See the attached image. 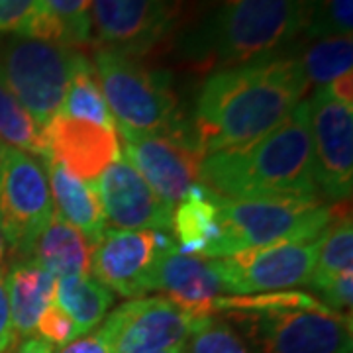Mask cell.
I'll return each mask as SVG.
<instances>
[{
    "label": "cell",
    "instance_id": "obj_1",
    "mask_svg": "<svg viewBox=\"0 0 353 353\" xmlns=\"http://www.w3.org/2000/svg\"><path fill=\"white\" fill-rule=\"evenodd\" d=\"M308 88L290 51L212 71L190 120L196 150L210 155L252 145L294 112Z\"/></svg>",
    "mask_w": 353,
    "mask_h": 353
},
{
    "label": "cell",
    "instance_id": "obj_2",
    "mask_svg": "<svg viewBox=\"0 0 353 353\" xmlns=\"http://www.w3.org/2000/svg\"><path fill=\"white\" fill-rule=\"evenodd\" d=\"M303 30L292 0H192L171 32L176 55L212 73L287 53Z\"/></svg>",
    "mask_w": 353,
    "mask_h": 353
},
{
    "label": "cell",
    "instance_id": "obj_3",
    "mask_svg": "<svg viewBox=\"0 0 353 353\" xmlns=\"http://www.w3.org/2000/svg\"><path fill=\"white\" fill-rule=\"evenodd\" d=\"M201 185L234 201H322L312 165L308 101L252 145L204 155Z\"/></svg>",
    "mask_w": 353,
    "mask_h": 353
},
{
    "label": "cell",
    "instance_id": "obj_4",
    "mask_svg": "<svg viewBox=\"0 0 353 353\" xmlns=\"http://www.w3.org/2000/svg\"><path fill=\"white\" fill-rule=\"evenodd\" d=\"M220 312L252 353H353L352 314L330 310L318 299L296 290L252 296H218Z\"/></svg>",
    "mask_w": 353,
    "mask_h": 353
},
{
    "label": "cell",
    "instance_id": "obj_5",
    "mask_svg": "<svg viewBox=\"0 0 353 353\" xmlns=\"http://www.w3.org/2000/svg\"><path fill=\"white\" fill-rule=\"evenodd\" d=\"M92 65L116 128L183 139L196 148L190 120L181 112L173 79L167 71L101 48L94 51Z\"/></svg>",
    "mask_w": 353,
    "mask_h": 353
},
{
    "label": "cell",
    "instance_id": "obj_6",
    "mask_svg": "<svg viewBox=\"0 0 353 353\" xmlns=\"http://www.w3.org/2000/svg\"><path fill=\"white\" fill-rule=\"evenodd\" d=\"M343 204L324 201H234L220 196V257L277 241L318 240Z\"/></svg>",
    "mask_w": 353,
    "mask_h": 353
},
{
    "label": "cell",
    "instance_id": "obj_7",
    "mask_svg": "<svg viewBox=\"0 0 353 353\" xmlns=\"http://www.w3.org/2000/svg\"><path fill=\"white\" fill-rule=\"evenodd\" d=\"M75 55L51 39L0 36V83L43 128L61 110Z\"/></svg>",
    "mask_w": 353,
    "mask_h": 353
},
{
    "label": "cell",
    "instance_id": "obj_8",
    "mask_svg": "<svg viewBox=\"0 0 353 353\" xmlns=\"http://www.w3.org/2000/svg\"><path fill=\"white\" fill-rule=\"evenodd\" d=\"M53 210L46 165L0 143V234L8 252L32 257Z\"/></svg>",
    "mask_w": 353,
    "mask_h": 353
},
{
    "label": "cell",
    "instance_id": "obj_9",
    "mask_svg": "<svg viewBox=\"0 0 353 353\" xmlns=\"http://www.w3.org/2000/svg\"><path fill=\"white\" fill-rule=\"evenodd\" d=\"M322 236L312 241H277L250 248L212 259V265L224 292L236 296L306 287L312 277Z\"/></svg>",
    "mask_w": 353,
    "mask_h": 353
},
{
    "label": "cell",
    "instance_id": "obj_10",
    "mask_svg": "<svg viewBox=\"0 0 353 353\" xmlns=\"http://www.w3.org/2000/svg\"><path fill=\"white\" fill-rule=\"evenodd\" d=\"M308 126L318 192L328 204H345L353 190V106L318 87L308 99Z\"/></svg>",
    "mask_w": 353,
    "mask_h": 353
},
{
    "label": "cell",
    "instance_id": "obj_11",
    "mask_svg": "<svg viewBox=\"0 0 353 353\" xmlns=\"http://www.w3.org/2000/svg\"><path fill=\"white\" fill-rule=\"evenodd\" d=\"M176 250L173 236L157 230H104L92 248V275L128 299L153 292L155 271Z\"/></svg>",
    "mask_w": 353,
    "mask_h": 353
},
{
    "label": "cell",
    "instance_id": "obj_12",
    "mask_svg": "<svg viewBox=\"0 0 353 353\" xmlns=\"http://www.w3.org/2000/svg\"><path fill=\"white\" fill-rule=\"evenodd\" d=\"M194 318L165 296L134 299L118 306L99 330L110 353L183 347Z\"/></svg>",
    "mask_w": 353,
    "mask_h": 353
},
{
    "label": "cell",
    "instance_id": "obj_13",
    "mask_svg": "<svg viewBox=\"0 0 353 353\" xmlns=\"http://www.w3.org/2000/svg\"><path fill=\"white\" fill-rule=\"evenodd\" d=\"M124 141L126 161L141 173L161 201L175 208L192 187L201 185L202 155L192 143L167 136L136 134L116 128Z\"/></svg>",
    "mask_w": 353,
    "mask_h": 353
},
{
    "label": "cell",
    "instance_id": "obj_14",
    "mask_svg": "<svg viewBox=\"0 0 353 353\" xmlns=\"http://www.w3.org/2000/svg\"><path fill=\"white\" fill-rule=\"evenodd\" d=\"M175 26L171 0H92V32L101 50L141 57Z\"/></svg>",
    "mask_w": 353,
    "mask_h": 353
},
{
    "label": "cell",
    "instance_id": "obj_15",
    "mask_svg": "<svg viewBox=\"0 0 353 353\" xmlns=\"http://www.w3.org/2000/svg\"><path fill=\"white\" fill-rule=\"evenodd\" d=\"M99 199L104 216L118 230H157L169 234L173 208L167 206L139 173L122 159L108 165L99 176Z\"/></svg>",
    "mask_w": 353,
    "mask_h": 353
},
{
    "label": "cell",
    "instance_id": "obj_16",
    "mask_svg": "<svg viewBox=\"0 0 353 353\" xmlns=\"http://www.w3.org/2000/svg\"><path fill=\"white\" fill-rule=\"evenodd\" d=\"M43 136L50 145L51 157L83 181L92 183L108 165L120 159L116 130L88 120L57 114L43 126Z\"/></svg>",
    "mask_w": 353,
    "mask_h": 353
},
{
    "label": "cell",
    "instance_id": "obj_17",
    "mask_svg": "<svg viewBox=\"0 0 353 353\" xmlns=\"http://www.w3.org/2000/svg\"><path fill=\"white\" fill-rule=\"evenodd\" d=\"M153 290L163 292L165 299L192 318L212 314V304L224 292L212 259L179 253V250L167 253L159 263Z\"/></svg>",
    "mask_w": 353,
    "mask_h": 353
},
{
    "label": "cell",
    "instance_id": "obj_18",
    "mask_svg": "<svg viewBox=\"0 0 353 353\" xmlns=\"http://www.w3.org/2000/svg\"><path fill=\"white\" fill-rule=\"evenodd\" d=\"M171 230L179 253L218 259L222 243L220 194L204 185L192 187L175 206Z\"/></svg>",
    "mask_w": 353,
    "mask_h": 353
},
{
    "label": "cell",
    "instance_id": "obj_19",
    "mask_svg": "<svg viewBox=\"0 0 353 353\" xmlns=\"http://www.w3.org/2000/svg\"><path fill=\"white\" fill-rule=\"evenodd\" d=\"M57 279L48 269L32 259H16L4 275L12 328L16 340H26L36 334L38 320L55 299Z\"/></svg>",
    "mask_w": 353,
    "mask_h": 353
},
{
    "label": "cell",
    "instance_id": "obj_20",
    "mask_svg": "<svg viewBox=\"0 0 353 353\" xmlns=\"http://www.w3.org/2000/svg\"><path fill=\"white\" fill-rule=\"evenodd\" d=\"M92 248L94 243L71 226L57 210L36 241L32 259H36L53 277L92 275Z\"/></svg>",
    "mask_w": 353,
    "mask_h": 353
},
{
    "label": "cell",
    "instance_id": "obj_21",
    "mask_svg": "<svg viewBox=\"0 0 353 353\" xmlns=\"http://www.w3.org/2000/svg\"><path fill=\"white\" fill-rule=\"evenodd\" d=\"M43 165L50 171L51 196L55 199L57 212L94 243L106 230V216L94 185L69 173L55 159Z\"/></svg>",
    "mask_w": 353,
    "mask_h": 353
},
{
    "label": "cell",
    "instance_id": "obj_22",
    "mask_svg": "<svg viewBox=\"0 0 353 353\" xmlns=\"http://www.w3.org/2000/svg\"><path fill=\"white\" fill-rule=\"evenodd\" d=\"M53 303L73 320L79 336H87L106 318L114 294L94 275H73L59 279Z\"/></svg>",
    "mask_w": 353,
    "mask_h": 353
},
{
    "label": "cell",
    "instance_id": "obj_23",
    "mask_svg": "<svg viewBox=\"0 0 353 353\" xmlns=\"http://www.w3.org/2000/svg\"><path fill=\"white\" fill-rule=\"evenodd\" d=\"M59 114L77 118V120H88L99 126L116 130V120L112 118V112L104 101L94 65L81 51H77L67 94H65Z\"/></svg>",
    "mask_w": 353,
    "mask_h": 353
},
{
    "label": "cell",
    "instance_id": "obj_24",
    "mask_svg": "<svg viewBox=\"0 0 353 353\" xmlns=\"http://www.w3.org/2000/svg\"><path fill=\"white\" fill-rule=\"evenodd\" d=\"M303 69L308 85L326 87L338 77L353 71L352 36L304 39L299 50H290Z\"/></svg>",
    "mask_w": 353,
    "mask_h": 353
},
{
    "label": "cell",
    "instance_id": "obj_25",
    "mask_svg": "<svg viewBox=\"0 0 353 353\" xmlns=\"http://www.w3.org/2000/svg\"><path fill=\"white\" fill-rule=\"evenodd\" d=\"M353 263V224L350 208H340L338 216L324 232L318 255H316L312 277L306 287L320 290L324 285H328L332 279H336L343 271H352Z\"/></svg>",
    "mask_w": 353,
    "mask_h": 353
},
{
    "label": "cell",
    "instance_id": "obj_26",
    "mask_svg": "<svg viewBox=\"0 0 353 353\" xmlns=\"http://www.w3.org/2000/svg\"><path fill=\"white\" fill-rule=\"evenodd\" d=\"M0 141L14 150L36 155L41 163H48L51 157L50 145L43 136V128L26 112L22 104L14 99L0 83Z\"/></svg>",
    "mask_w": 353,
    "mask_h": 353
},
{
    "label": "cell",
    "instance_id": "obj_27",
    "mask_svg": "<svg viewBox=\"0 0 353 353\" xmlns=\"http://www.w3.org/2000/svg\"><path fill=\"white\" fill-rule=\"evenodd\" d=\"M6 34L61 43L41 0H0V36Z\"/></svg>",
    "mask_w": 353,
    "mask_h": 353
},
{
    "label": "cell",
    "instance_id": "obj_28",
    "mask_svg": "<svg viewBox=\"0 0 353 353\" xmlns=\"http://www.w3.org/2000/svg\"><path fill=\"white\" fill-rule=\"evenodd\" d=\"M183 353H252L224 316L194 318Z\"/></svg>",
    "mask_w": 353,
    "mask_h": 353
},
{
    "label": "cell",
    "instance_id": "obj_29",
    "mask_svg": "<svg viewBox=\"0 0 353 353\" xmlns=\"http://www.w3.org/2000/svg\"><path fill=\"white\" fill-rule=\"evenodd\" d=\"M67 48H81L92 41V0H41Z\"/></svg>",
    "mask_w": 353,
    "mask_h": 353
},
{
    "label": "cell",
    "instance_id": "obj_30",
    "mask_svg": "<svg viewBox=\"0 0 353 353\" xmlns=\"http://www.w3.org/2000/svg\"><path fill=\"white\" fill-rule=\"evenodd\" d=\"M353 0H318L303 30L304 39L352 36Z\"/></svg>",
    "mask_w": 353,
    "mask_h": 353
},
{
    "label": "cell",
    "instance_id": "obj_31",
    "mask_svg": "<svg viewBox=\"0 0 353 353\" xmlns=\"http://www.w3.org/2000/svg\"><path fill=\"white\" fill-rule=\"evenodd\" d=\"M36 334H39L38 338L51 343L55 350L57 347L63 350L65 345H69L71 341L81 338L79 332H77V326L73 324V320L65 314L63 310L55 303H51L43 310V314L38 320V326H36Z\"/></svg>",
    "mask_w": 353,
    "mask_h": 353
},
{
    "label": "cell",
    "instance_id": "obj_32",
    "mask_svg": "<svg viewBox=\"0 0 353 353\" xmlns=\"http://www.w3.org/2000/svg\"><path fill=\"white\" fill-rule=\"evenodd\" d=\"M16 343L8 296L4 289V275L0 273V353H6Z\"/></svg>",
    "mask_w": 353,
    "mask_h": 353
},
{
    "label": "cell",
    "instance_id": "obj_33",
    "mask_svg": "<svg viewBox=\"0 0 353 353\" xmlns=\"http://www.w3.org/2000/svg\"><path fill=\"white\" fill-rule=\"evenodd\" d=\"M59 353H110L106 341L102 340V336L97 334H88L83 338H77L75 341H71L69 345H65Z\"/></svg>",
    "mask_w": 353,
    "mask_h": 353
},
{
    "label": "cell",
    "instance_id": "obj_34",
    "mask_svg": "<svg viewBox=\"0 0 353 353\" xmlns=\"http://www.w3.org/2000/svg\"><path fill=\"white\" fill-rule=\"evenodd\" d=\"M326 88L330 90V94L334 99H338L343 104H350L353 106V75L347 73V75L338 77L336 81H332L330 85H326Z\"/></svg>",
    "mask_w": 353,
    "mask_h": 353
},
{
    "label": "cell",
    "instance_id": "obj_35",
    "mask_svg": "<svg viewBox=\"0 0 353 353\" xmlns=\"http://www.w3.org/2000/svg\"><path fill=\"white\" fill-rule=\"evenodd\" d=\"M6 353H57L55 347L48 343L46 340H41L38 336H32V338H26L20 340L18 343H14L12 347Z\"/></svg>",
    "mask_w": 353,
    "mask_h": 353
},
{
    "label": "cell",
    "instance_id": "obj_36",
    "mask_svg": "<svg viewBox=\"0 0 353 353\" xmlns=\"http://www.w3.org/2000/svg\"><path fill=\"white\" fill-rule=\"evenodd\" d=\"M292 2H294V6L299 8V12H301V16L304 18V26H306V20H308V16L314 10L318 0H292Z\"/></svg>",
    "mask_w": 353,
    "mask_h": 353
},
{
    "label": "cell",
    "instance_id": "obj_37",
    "mask_svg": "<svg viewBox=\"0 0 353 353\" xmlns=\"http://www.w3.org/2000/svg\"><path fill=\"white\" fill-rule=\"evenodd\" d=\"M6 257H8V248L4 243V238L0 234V273L4 271V265H6Z\"/></svg>",
    "mask_w": 353,
    "mask_h": 353
},
{
    "label": "cell",
    "instance_id": "obj_38",
    "mask_svg": "<svg viewBox=\"0 0 353 353\" xmlns=\"http://www.w3.org/2000/svg\"><path fill=\"white\" fill-rule=\"evenodd\" d=\"M139 353H183V347H171V350H161V352H139Z\"/></svg>",
    "mask_w": 353,
    "mask_h": 353
}]
</instances>
